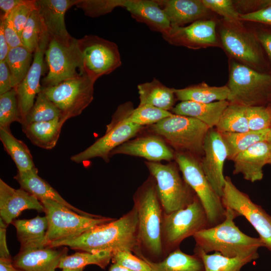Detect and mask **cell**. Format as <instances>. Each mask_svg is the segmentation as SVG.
I'll list each match as a JSON object with an SVG mask.
<instances>
[{
    "instance_id": "cell-1",
    "label": "cell",
    "mask_w": 271,
    "mask_h": 271,
    "mask_svg": "<svg viewBox=\"0 0 271 271\" xmlns=\"http://www.w3.org/2000/svg\"><path fill=\"white\" fill-rule=\"evenodd\" d=\"M138 244V218L136 207L118 219L94 227L73 239L54 241L48 247L67 246L91 253L109 250L133 252Z\"/></svg>"
},
{
    "instance_id": "cell-2",
    "label": "cell",
    "mask_w": 271,
    "mask_h": 271,
    "mask_svg": "<svg viewBox=\"0 0 271 271\" xmlns=\"http://www.w3.org/2000/svg\"><path fill=\"white\" fill-rule=\"evenodd\" d=\"M133 202L138 218V244L134 253L143 260L160 262L165 258L161 243L164 211L152 176L138 188Z\"/></svg>"
},
{
    "instance_id": "cell-3",
    "label": "cell",
    "mask_w": 271,
    "mask_h": 271,
    "mask_svg": "<svg viewBox=\"0 0 271 271\" xmlns=\"http://www.w3.org/2000/svg\"><path fill=\"white\" fill-rule=\"evenodd\" d=\"M225 218L219 224L203 229L193 236L195 246L204 252H218L228 257L258 255L257 250L264 247L259 237H252L242 232L234 220L240 216L234 210L226 208Z\"/></svg>"
},
{
    "instance_id": "cell-4",
    "label": "cell",
    "mask_w": 271,
    "mask_h": 271,
    "mask_svg": "<svg viewBox=\"0 0 271 271\" xmlns=\"http://www.w3.org/2000/svg\"><path fill=\"white\" fill-rule=\"evenodd\" d=\"M149 131L162 138L175 152L188 153L201 159L209 127L192 117L174 114L148 126Z\"/></svg>"
},
{
    "instance_id": "cell-5",
    "label": "cell",
    "mask_w": 271,
    "mask_h": 271,
    "mask_svg": "<svg viewBox=\"0 0 271 271\" xmlns=\"http://www.w3.org/2000/svg\"><path fill=\"white\" fill-rule=\"evenodd\" d=\"M229 62L227 101L246 107L263 105L271 97V76L232 59Z\"/></svg>"
},
{
    "instance_id": "cell-6",
    "label": "cell",
    "mask_w": 271,
    "mask_h": 271,
    "mask_svg": "<svg viewBox=\"0 0 271 271\" xmlns=\"http://www.w3.org/2000/svg\"><path fill=\"white\" fill-rule=\"evenodd\" d=\"M207 228H208L207 216L197 196L186 207L168 214L164 213L161 243L164 257L179 248L185 239Z\"/></svg>"
},
{
    "instance_id": "cell-7",
    "label": "cell",
    "mask_w": 271,
    "mask_h": 271,
    "mask_svg": "<svg viewBox=\"0 0 271 271\" xmlns=\"http://www.w3.org/2000/svg\"><path fill=\"white\" fill-rule=\"evenodd\" d=\"M40 201L44 207L48 221L46 239L48 245L54 241L75 238L115 219L100 215L83 216L53 200L42 199Z\"/></svg>"
},
{
    "instance_id": "cell-8",
    "label": "cell",
    "mask_w": 271,
    "mask_h": 271,
    "mask_svg": "<svg viewBox=\"0 0 271 271\" xmlns=\"http://www.w3.org/2000/svg\"><path fill=\"white\" fill-rule=\"evenodd\" d=\"M174 160L183 178L201 201L207 216L208 228L222 222L225 218L226 209L221 197L216 193L205 175L201 159L190 154L175 152Z\"/></svg>"
},
{
    "instance_id": "cell-9",
    "label": "cell",
    "mask_w": 271,
    "mask_h": 271,
    "mask_svg": "<svg viewBox=\"0 0 271 271\" xmlns=\"http://www.w3.org/2000/svg\"><path fill=\"white\" fill-rule=\"evenodd\" d=\"M150 175L155 180L160 202L165 214L171 213L190 204L197 196L180 175L176 162L163 164L145 161Z\"/></svg>"
},
{
    "instance_id": "cell-10",
    "label": "cell",
    "mask_w": 271,
    "mask_h": 271,
    "mask_svg": "<svg viewBox=\"0 0 271 271\" xmlns=\"http://www.w3.org/2000/svg\"><path fill=\"white\" fill-rule=\"evenodd\" d=\"M95 82L85 75L63 81L42 90L61 112V119L80 115L93 99Z\"/></svg>"
},
{
    "instance_id": "cell-11",
    "label": "cell",
    "mask_w": 271,
    "mask_h": 271,
    "mask_svg": "<svg viewBox=\"0 0 271 271\" xmlns=\"http://www.w3.org/2000/svg\"><path fill=\"white\" fill-rule=\"evenodd\" d=\"M77 45L84 74L94 82L121 64L119 49L114 42L96 35H88L77 39Z\"/></svg>"
},
{
    "instance_id": "cell-12",
    "label": "cell",
    "mask_w": 271,
    "mask_h": 271,
    "mask_svg": "<svg viewBox=\"0 0 271 271\" xmlns=\"http://www.w3.org/2000/svg\"><path fill=\"white\" fill-rule=\"evenodd\" d=\"M45 60L48 69L42 80L43 87H49L84 74L81 54L77 39L65 46L49 38L45 51Z\"/></svg>"
},
{
    "instance_id": "cell-13",
    "label": "cell",
    "mask_w": 271,
    "mask_h": 271,
    "mask_svg": "<svg viewBox=\"0 0 271 271\" xmlns=\"http://www.w3.org/2000/svg\"><path fill=\"white\" fill-rule=\"evenodd\" d=\"M221 200L225 208L234 210L250 223L264 247L271 251V215L261 206L253 202L247 194L240 191L228 176L225 177Z\"/></svg>"
},
{
    "instance_id": "cell-14",
    "label": "cell",
    "mask_w": 271,
    "mask_h": 271,
    "mask_svg": "<svg viewBox=\"0 0 271 271\" xmlns=\"http://www.w3.org/2000/svg\"><path fill=\"white\" fill-rule=\"evenodd\" d=\"M219 37L220 45L232 59L253 69L261 62L259 42L241 22L223 21L219 30Z\"/></svg>"
},
{
    "instance_id": "cell-15",
    "label": "cell",
    "mask_w": 271,
    "mask_h": 271,
    "mask_svg": "<svg viewBox=\"0 0 271 271\" xmlns=\"http://www.w3.org/2000/svg\"><path fill=\"white\" fill-rule=\"evenodd\" d=\"M136 124L123 122L112 117L106 125L105 133L84 151L70 157V160L80 164L95 158H100L106 163L115 148L134 138L144 129Z\"/></svg>"
},
{
    "instance_id": "cell-16",
    "label": "cell",
    "mask_w": 271,
    "mask_h": 271,
    "mask_svg": "<svg viewBox=\"0 0 271 271\" xmlns=\"http://www.w3.org/2000/svg\"><path fill=\"white\" fill-rule=\"evenodd\" d=\"M216 28V22L213 20H200L187 26L171 27L162 36L171 45L194 50L218 47L220 44Z\"/></svg>"
},
{
    "instance_id": "cell-17",
    "label": "cell",
    "mask_w": 271,
    "mask_h": 271,
    "mask_svg": "<svg viewBox=\"0 0 271 271\" xmlns=\"http://www.w3.org/2000/svg\"><path fill=\"white\" fill-rule=\"evenodd\" d=\"M203 152L200 160L202 169L213 189L221 197L225 185L223 167L228 154L220 133L215 128L208 131Z\"/></svg>"
},
{
    "instance_id": "cell-18",
    "label": "cell",
    "mask_w": 271,
    "mask_h": 271,
    "mask_svg": "<svg viewBox=\"0 0 271 271\" xmlns=\"http://www.w3.org/2000/svg\"><path fill=\"white\" fill-rule=\"evenodd\" d=\"M79 0H37V7L49 38L65 45L75 39L68 32L65 23L67 11Z\"/></svg>"
},
{
    "instance_id": "cell-19",
    "label": "cell",
    "mask_w": 271,
    "mask_h": 271,
    "mask_svg": "<svg viewBox=\"0 0 271 271\" xmlns=\"http://www.w3.org/2000/svg\"><path fill=\"white\" fill-rule=\"evenodd\" d=\"M125 155L145 158L149 162H171L175 158L174 151L160 137L150 133L129 140L110 154Z\"/></svg>"
},
{
    "instance_id": "cell-20",
    "label": "cell",
    "mask_w": 271,
    "mask_h": 271,
    "mask_svg": "<svg viewBox=\"0 0 271 271\" xmlns=\"http://www.w3.org/2000/svg\"><path fill=\"white\" fill-rule=\"evenodd\" d=\"M48 41H43L34 53L32 65L23 80L15 87L23 123L42 89L40 84ZM21 123V124H22Z\"/></svg>"
},
{
    "instance_id": "cell-21",
    "label": "cell",
    "mask_w": 271,
    "mask_h": 271,
    "mask_svg": "<svg viewBox=\"0 0 271 271\" xmlns=\"http://www.w3.org/2000/svg\"><path fill=\"white\" fill-rule=\"evenodd\" d=\"M27 209H34L39 212L45 208L34 196L22 188L16 189L0 179V218L8 226Z\"/></svg>"
},
{
    "instance_id": "cell-22",
    "label": "cell",
    "mask_w": 271,
    "mask_h": 271,
    "mask_svg": "<svg viewBox=\"0 0 271 271\" xmlns=\"http://www.w3.org/2000/svg\"><path fill=\"white\" fill-rule=\"evenodd\" d=\"M234 162L233 174H241L243 178L252 183L263 178L262 168L271 165V143L258 142L237 155Z\"/></svg>"
},
{
    "instance_id": "cell-23",
    "label": "cell",
    "mask_w": 271,
    "mask_h": 271,
    "mask_svg": "<svg viewBox=\"0 0 271 271\" xmlns=\"http://www.w3.org/2000/svg\"><path fill=\"white\" fill-rule=\"evenodd\" d=\"M68 251L64 246L19 251L13 262L23 271H55Z\"/></svg>"
},
{
    "instance_id": "cell-24",
    "label": "cell",
    "mask_w": 271,
    "mask_h": 271,
    "mask_svg": "<svg viewBox=\"0 0 271 271\" xmlns=\"http://www.w3.org/2000/svg\"><path fill=\"white\" fill-rule=\"evenodd\" d=\"M158 2L171 27H183L207 20L210 12L202 0H158Z\"/></svg>"
},
{
    "instance_id": "cell-25",
    "label": "cell",
    "mask_w": 271,
    "mask_h": 271,
    "mask_svg": "<svg viewBox=\"0 0 271 271\" xmlns=\"http://www.w3.org/2000/svg\"><path fill=\"white\" fill-rule=\"evenodd\" d=\"M125 8L137 21L147 25L162 35L168 32L171 24L158 0H124Z\"/></svg>"
},
{
    "instance_id": "cell-26",
    "label": "cell",
    "mask_w": 271,
    "mask_h": 271,
    "mask_svg": "<svg viewBox=\"0 0 271 271\" xmlns=\"http://www.w3.org/2000/svg\"><path fill=\"white\" fill-rule=\"evenodd\" d=\"M14 178L19 183L21 188L34 196L39 201L50 199L65 206L81 215L90 217L99 216L82 211L67 202L47 181L39 176L38 170L36 167L25 172L18 171Z\"/></svg>"
},
{
    "instance_id": "cell-27",
    "label": "cell",
    "mask_w": 271,
    "mask_h": 271,
    "mask_svg": "<svg viewBox=\"0 0 271 271\" xmlns=\"http://www.w3.org/2000/svg\"><path fill=\"white\" fill-rule=\"evenodd\" d=\"M12 224L16 227L20 251L48 247L46 239L48 221L46 217L39 215L30 219H15Z\"/></svg>"
},
{
    "instance_id": "cell-28",
    "label": "cell",
    "mask_w": 271,
    "mask_h": 271,
    "mask_svg": "<svg viewBox=\"0 0 271 271\" xmlns=\"http://www.w3.org/2000/svg\"><path fill=\"white\" fill-rule=\"evenodd\" d=\"M229 104L227 100L207 103L183 101L174 106L171 112L174 114L195 118L205 123L209 128H212L216 127Z\"/></svg>"
},
{
    "instance_id": "cell-29",
    "label": "cell",
    "mask_w": 271,
    "mask_h": 271,
    "mask_svg": "<svg viewBox=\"0 0 271 271\" xmlns=\"http://www.w3.org/2000/svg\"><path fill=\"white\" fill-rule=\"evenodd\" d=\"M139 106L149 105L170 111L176 99L174 88H169L156 78L138 85Z\"/></svg>"
},
{
    "instance_id": "cell-30",
    "label": "cell",
    "mask_w": 271,
    "mask_h": 271,
    "mask_svg": "<svg viewBox=\"0 0 271 271\" xmlns=\"http://www.w3.org/2000/svg\"><path fill=\"white\" fill-rule=\"evenodd\" d=\"M172 114L171 111L149 105H138L133 108L131 102H128L119 105L112 117L123 122L144 126L154 124Z\"/></svg>"
},
{
    "instance_id": "cell-31",
    "label": "cell",
    "mask_w": 271,
    "mask_h": 271,
    "mask_svg": "<svg viewBox=\"0 0 271 271\" xmlns=\"http://www.w3.org/2000/svg\"><path fill=\"white\" fill-rule=\"evenodd\" d=\"M64 123L58 118L51 121L23 124L22 129L33 145L51 150L55 147Z\"/></svg>"
},
{
    "instance_id": "cell-32",
    "label": "cell",
    "mask_w": 271,
    "mask_h": 271,
    "mask_svg": "<svg viewBox=\"0 0 271 271\" xmlns=\"http://www.w3.org/2000/svg\"><path fill=\"white\" fill-rule=\"evenodd\" d=\"M177 99L192 101L200 103H211L227 100L229 90L227 85L212 86L205 83L188 86L181 89L174 88Z\"/></svg>"
},
{
    "instance_id": "cell-33",
    "label": "cell",
    "mask_w": 271,
    "mask_h": 271,
    "mask_svg": "<svg viewBox=\"0 0 271 271\" xmlns=\"http://www.w3.org/2000/svg\"><path fill=\"white\" fill-rule=\"evenodd\" d=\"M144 260L149 264L152 271H205L203 261L198 255L186 254L180 248L160 262Z\"/></svg>"
},
{
    "instance_id": "cell-34",
    "label": "cell",
    "mask_w": 271,
    "mask_h": 271,
    "mask_svg": "<svg viewBox=\"0 0 271 271\" xmlns=\"http://www.w3.org/2000/svg\"><path fill=\"white\" fill-rule=\"evenodd\" d=\"M0 140L15 163L18 172L29 171L36 167L28 147L13 135L10 127H0Z\"/></svg>"
},
{
    "instance_id": "cell-35",
    "label": "cell",
    "mask_w": 271,
    "mask_h": 271,
    "mask_svg": "<svg viewBox=\"0 0 271 271\" xmlns=\"http://www.w3.org/2000/svg\"><path fill=\"white\" fill-rule=\"evenodd\" d=\"M271 128L244 132H220L226 146L227 159L233 160L239 154L254 144L266 141Z\"/></svg>"
},
{
    "instance_id": "cell-36",
    "label": "cell",
    "mask_w": 271,
    "mask_h": 271,
    "mask_svg": "<svg viewBox=\"0 0 271 271\" xmlns=\"http://www.w3.org/2000/svg\"><path fill=\"white\" fill-rule=\"evenodd\" d=\"M194 253L202 259L205 271H240L242 267L248 263L257 259L258 255L245 257H228L218 252L213 254L204 252L195 246Z\"/></svg>"
},
{
    "instance_id": "cell-37",
    "label": "cell",
    "mask_w": 271,
    "mask_h": 271,
    "mask_svg": "<svg viewBox=\"0 0 271 271\" xmlns=\"http://www.w3.org/2000/svg\"><path fill=\"white\" fill-rule=\"evenodd\" d=\"M34 53L24 46L10 48L5 61L9 67L13 88L25 78L33 61Z\"/></svg>"
},
{
    "instance_id": "cell-38",
    "label": "cell",
    "mask_w": 271,
    "mask_h": 271,
    "mask_svg": "<svg viewBox=\"0 0 271 271\" xmlns=\"http://www.w3.org/2000/svg\"><path fill=\"white\" fill-rule=\"evenodd\" d=\"M246 107L229 102L215 129L219 132H244L250 130L246 115Z\"/></svg>"
},
{
    "instance_id": "cell-39",
    "label": "cell",
    "mask_w": 271,
    "mask_h": 271,
    "mask_svg": "<svg viewBox=\"0 0 271 271\" xmlns=\"http://www.w3.org/2000/svg\"><path fill=\"white\" fill-rule=\"evenodd\" d=\"M113 252L105 250L95 253L77 252L65 256L61 261L58 268L78 269L90 264H95L105 269L111 260Z\"/></svg>"
},
{
    "instance_id": "cell-40",
    "label": "cell",
    "mask_w": 271,
    "mask_h": 271,
    "mask_svg": "<svg viewBox=\"0 0 271 271\" xmlns=\"http://www.w3.org/2000/svg\"><path fill=\"white\" fill-rule=\"evenodd\" d=\"M23 46L34 53L40 44L49 39L37 7L32 12L21 35Z\"/></svg>"
},
{
    "instance_id": "cell-41",
    "label": "cell",
    "mask_w": 271,
    "mask_h": 271,
    "mask_svg": "<svg viewBox=\"0 0 271 271\" xmlns=\"http://www.w3.org/2000/svg\"><path fill=\"white\" fill-rule=\"evenodd\" d=\"M61 117L60 109L41 89L21 125L51 121Z\"/></svg>"
},
{
    "instance_id": "cell-42",
    "label": "cell",
    "mask_w": 271,
    "mask_h": 271,
    "mask_svg": "<svg viewBox=\"0 0 271 271\" xmlns=\"http://www.w3.org/2000/svg\"><path fill=\"white\" fill-rule=\"evenodd\" d=\"M14 122H22L14 88L0 94V127H10Z\"/></svg>"
},
{
    "instance_id": "cell-43",
    "label": "cell",
    "mask_w": 271,
    "mask_h": 271,
    "mask_svg": "<svg viewBox=\"0 0 271 271\" xmlns=\"http://www.w3.org/2000/svg\"><path fill=\"white\" fill-rule=\"evenodd\" d=\"M124 0H79L76 5L84 14L92 18L98 17L112 11L117 7L123 8Z\"/></svg>"
},
{
    "instance_id": "cell-44",
    "label": "cell",
    "mask_w": 271,
    "mask_h": 271,
    "mask_svg": "<svg viewBox=\"0 0 271 271\" xmlns=\"http://www.w3.org/2000/svg\"><path fill=\"white\" fill-rule=\"evenodd\" d=\"M246 115L250 130L271 128V108L264 105L246 107Z\"/></svg>"
},
{
    "instance_id": "cell-45",
    "label": "cell",
    "mask_w": 271,
    "mask_h": 271,
    "mask_svg": "<svg viewBox=\"0 0 271 271\" xmlns=\"http://www.w3.org/2000/svg\"><path fill=\"white\" fill-rule=\"evenodd\" d=\"M210 11L223 17L224 21L229 22H240V13L237 10L233 1L202 0Z\"/></svg>"
},
{
    "instance_id": "cell-46",
    "label": "cell",
    "mask_w": 271,
    "mask_h": 271,
    "mask_svg": "<svg viewBox=\"0 0 271 271\" xmlns=\"http://www.w3.org/2000/svg\"><path fill=\"white\" fill-rule=\"evenodd\" d=\"M111 260L113 263L133 271H152L150 266L146 261L133 255L130 251L118 250L113 252Z\"/></svg>"
},
{
    "instance_id": "cell-47",
    "label": "cell",
    "mask_w": 271,
    "mask_h": 271,
    "mask_svg": "<svg viewBox=\"0 0 271 271\" xmlns=\"http://www.w3.org/2000/svg\"><path fill=\"white\" fill-rule=\"evenodd\" d=\"M36 8V1L24 0L10 14L14 25L20 37L32 12Z\"/></svg>"
},
{
    "instance_id": "cell-48",
    "label": "cell",
    "mask_w": 271,
    "mask_h": 271,
    "mask_svg": "<svg viewBox=\"0 0 271 271\" xmlns=\"http://www.w3.org/2000/svg\"><path fill=\"white\" fill-rule=\"evenodd\" d=\"M3 26L6 39L10 48L23 46L21 37L17 31L10 15L7 16L1 15V22Z\"/></svg>"
},
{
    "instance_id": "cell-49",
    "label": "cell",
    "mask_w": 271,
    "mask_h": 271,
    "mask_svg": "<svg viewBox=\"0 0 271 271\" xmlns=\"http://www.w3.org/2000/svg\"><path fill=\"white\" fill-rule=\"evenodd\" d=\"M240 20L271 25V4L253 12L240 14Z\"/></svg>"
},
{
    "instance_id": "cell-50",
    "label": "cell",
    "mask_w": 271,
    "mask_h": 271,
    "mask_svg": "<svg viewBox=\"0 0 271 271\" xmlns=\"http://www.w3.org/2000/svg\"><path fill=\"white\" fill-rule=\"evenodd\" d=\"M13 88L9 67L5 61L0 62V94L5 93Z\"/></svg>"
},
{
    "instance_id": "cell-51",
    "label": "cell",
    "mask_w": 271,
    "mask_h": 271,
    "mask_svg": "<svg viewBox=\"0 0 271 271\" xmlns=\"http://www.w3.org/2000/svg\"><path fill=\"white\" fill-rule=\"evenodd\" d=\"M24 0H0V8L4 12V16H8L18 6L22 4Z\"/></svg>"
},
{
    "instance_id": "cell-52",
    "label": "cell",
    "mask_w": 271,
    "mask_h": 271,
    "mask_svg": "<svg viewBox=\"0 0 271 271\" xmlns=\"http://www.w3.org/2000/svg\"><path fill=\"white\" fill-rule=\"evenodd\" d=\"M256 37L271 59V33H259Z\"/></svg>"
},
{
    "instance_id": "cell-53",
    "label": "cell",
    "mask_w": 271,
    "mask_h": 271,
    "mask_svg": "<svg viewBox=\"0 0 271 271\" xmlns=\"http://www.w3.org/2000/svg\"><path fill=\"white\" fill-rule=\"evenodd\" d=\"M10 49L6 39L3 25L0 23V62L5 61Z\"/></svg>"
},
{
    "instance_id": "cell-54",
    "label": "cell",
    "mask_w": 271,
    "mask_h": 271,
    "mask_svg": "<svg viewBox=\"0 0 271 271\" xmlns=\"http://www.w3.org/2000/svg\"><path fill=\"white\" fill-rule=\"evenodd\" d=\"M6 228L0 227V258H11L6 240Z\"/></svg>"
},
{
    "instance_id": "cell-55",
    "label": "cell",
    "mask_w": 271,
    "mask_h": 271,
    "mask_svg": "<svg viewBox=\"0 0 271 271\" xmlns=\"http://www.w3.org/2000/svg\"><path fill=\"white\" fill-rule=\"evenodd\" d=\"M0 271H23L16 267L11 258H0Z\"/></svg>"
},
{
    "instance_id": "cell-56",
    "label": "cell",
    "mask_w": 271,
    "mask_h": 271,
    "mask_svg": "<svg viewBox=\"0 0 271 271\" xmlns=\"http://www.w3.org/2000/svg\"><path fill=\"white\" fill-rule=\"evenodd\" d=\"M108 271H133L120 264L113 263Z\"/></svg>"
},
{
    "instance_id": "cell-57",
    "label": "cell",
    "mask_w": 271,
    "mask_h": 271,
    "mask_svg": "<svg viewBox=\"0 0 271 271\" xmlns=\"http://www.w3.org/2000/svg\"><path fill=\"white\" fill-rule=\"evenodd\" d=\"M84 268H80L78 269H68V268H64L62 269V270L61 271H83Z\"/></svg>"
},
{
    "instance_id": "cell-58",
    "label": "cell",
    "mask_w": 271,
    "mask_h": 271,
    "mask_svg": "<svg viewBox=\"0 0 271 271\" xmlns=\"http://www.w3.org/2000/svg\"><path fill=\"white\" fill-rule=\"evenodd\" d=\"M267 142L271 143V129L269 131L266 140Z\"/></svg>"
}]
</instances>
